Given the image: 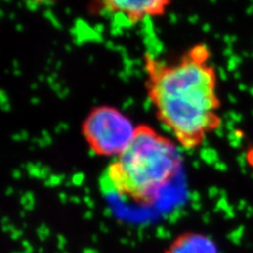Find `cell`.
<instances>
[{
  "label": "cell",
  "instance_id": "38",
  "mask_svg": "<svg viewBox=\"0 0 253 253\" xmlns=\"http://www.w3.org/2000/svg\"><path fill=\"white\" fill-rule=\"evenodd\" d=\"M71 201H73L74 203H76V204H78V202H79V199L78 197H75V196H72L71 197Z\"/></svg>",
  "mask_w": 253,
  "mask_h": 253
},
{
  "label": "cell",
  "instance_id": "5",
  "mask_svg": "<svg viewBox=\"0 0 253 253\" xmlns=\"http://www.w3.org/2000/svg\"><path fill=\"white\" fill-rule=\"evenodd\" d=\"M165 253H218V250L209 236L187 232L178 235Z\"/></svg>",
  "mask_w": 253,
  "mask_h": 253
},
{
  "label": "cell",
  "instance_id": "9",
  "mask_svg": "<svg viewBox=\"0 0 253 253\" xmlns=\"http://www.w3.org/2000/svg\"><path fill=\"white\" fill-rule=\"evenodd\" d=\"M63 179H65V175H63V174H60V175H57V174H51L49 178L44 180V185L46 187L58 186Z\"/></svg>",
  "mask_w": 253,
  "mask_h": 253
},
{
  "label": "cell",
  "instance_id": "16",
  "mask_svg": "<svg viewBox=\"0 0 253 253\" xmlns=\"http://www.w3.org/2000/svg\"><path fill=\"white\" fill-rule=\"evenodd\" d=\"M0 100H1V105H4L9 102V99H7L4 91H1V93H0Z\"/></svg>",
  "mask_w": 253,
  "mask_h": 253
},
{
  "label": "cell",
  "instance_id": "35",
  "mask_svg": "<svg viewBox=\"0 0 253 253\" xmlns=\"http://www.w3.org/2000/svg\"><path fill=\"white\" fill-rule=\"evenodd\" d=\"M96 154H97V153H96V151H95L94 149H90V150H89V156L93 157V156H95Z\"/></svg>",
  "mask_w": 253,
  "mask_h": 253
},
{
  "label": "cell",
  "instance_id": "6",
  "mask_svg": "<svg viewBox=\"0 0 253 253\" xmlns=\"http://www.w3.org/2000/svg\"><path fill=\"white\" fill-rule=\"evenodd\" d=\"M208 56H209V50L205 44L196 45L195 47H193L191 52H190V54H189L190 58L197 61V62H201V63H204L206 61V59L208 58Z\"/></svg>",
  "mask_w": 253,
  "mask_h": 253
},
{
  "label": "cell",
  "instance_id": "32",
  "mask_svg": "<svg viewBox=\"0 0 253 253\" xmlns=\"http://www.w3.org/2000/svg\"><path fill=\"white\" fill-rule=\"evenodd\" d=\"M12 138L14 139V140H22L21 139V135H20V133H18V134H14V135L12 136Z\"/></svg>",
  "mask_w": 253,
  "mask_h": 253
},
{
  "label": "cell",
  "instance_id": "29",
  "mask_svg": "<svg viewBox=\"0 0 253 253\" xmlns=\"http://www.w3.org/2000/svg\"><path fill=\"white\" fill-rule=\"evenodd\" d=\"M58 126H59V128L61 130H68L69 129V125L66 124V123H60Z\"/></svg>",
  "mask_w": 253,
  "mask_h": 253
},
{
  "label": "cell",
  "instance_id": "20",
  "mask_svg": "<svg viewBox=\"0 0 253 253\" xmlns=\"http://www.w3.org/2000/svg\"><path fill=\"white\" fill-rule=\"evenodd\" d=\"M161 126H162V129H163L165 132H171V131H173L171 126H170L168 124H166V123H162V124H161Z\"/></svg>",
  "mask_w": 253,
  "mask_h": 253
},
{
  "label": "cell",
  "instance_id": "14",
  "mask_svg": "<svg viewBox=\"0 0 253 253\" xmlns=\"http://www.w3.org/2000/svg\"><path fill=\"white\" fill-rule=\"evenodd\" d=\"M111 33H112V35L114 36L121 35L123 33V30L121 27H112V29H111Z\"/></svg>",
  "mask_w": 253,
  "mask_h": 253
},
{
  "label": "cell",
  "instance_id": "43",
  "mask_svg": "<svg viewBox=\"0 0 253 253\" xmlns=\"http://www.w3.org/2000/svg\"><path fill=\"white\" fill-rule=\"evenodd\" d=\"M16 29H17L18 31H21V29H22V27H21V25H17V27H16Z\"/></svg>",
  "mask_w": 253,
  "mask_h": 253
},
{
  "label": "cell",
  "instance_id": "19",
  "mask_svg": "<svg viewBox=\"0 0 253 253\" xmlns=\"http://www.w3.org/2000/svg\"><path fill=\"white\" fill-rule=\"evenodd\" d=\"M190 197H191V199H192L194 202H197V201L200 200V193L197 192V191H193V192L190 193Z\"/></svg>",
  "mask_w": 253,
  "mask_h": 253
},
{
  "label": "cell",
  "instance_id": "34",
  "mask_svg": "<svg viewBox=\"0 0 253 253\" xmlns=\"http://www.w3.org/2000/svg\"><path fill=\"white\" fill-rule=\"evenodd\" d=\"M1 108L3 109V111H10L11 107H10V104L7 102V104H4V105H1Z\"/></svg>",
  "mask_w": 253,
  "mask_h": 253
},
{
  "label": "cell",
  "instance_id": "33",
  "mask_svg": "<svg viewBox=\"0 0 253 253\" xmlns=\"http://www.w3.org/2000/svg\"><path fill=\"white\" fill-rule=\"evenodd\" d=\"M59 199H60L62 202H66V200H67L66 193H65V192H60V193H59Z\"/></svg>",
  "mask_w": 253,
  "mask_h": 253
},
{
  "label": "cell",
  "instance_id": "12",
  "mask_svg": "<svg viewBox=\"0 0 253 253\" xmlns=\"http://www.w3.org/2000/svg\"><path fill=\"white\" fill-rule=\"evenodd\" d=\"M42 138L46 142V145H51V142H52V137H51V135L49 133H47L45 130H43L42 131Z\"/></svg>",
  "mask_w": 253,
  "mask_h": 253
},
{
  "label": "cell",
  "instance_id": "25",
  "mask_svg": "<svg viewBox=\"0 0 253 253\" xmlns=\"http://www.w3.org/2000/svg\"><path fill=\"white\" fill-rule=\"evenodd\" d=\"M68 93H69V90H68V89H63V90H60V91L58 92V96H59L60 98H63V97H65V96H67Z\"/></svg>",
  "mask_w": 253,
  "mask_h": 253
},
{
  "label": "cell",
  "instance_id": "47",
  "mask_svg": "<svg viewBox=\"0 0 253 253\" xmlns=\"http://www.w3.org/2000/svg\"><path fill=\"white\" fill-rule=\"evenodd\" d=\"M66 50H67L68 52H70V51H71V47H70L69 45H67V46H66Z\"/></svg>",
  "mask_w": 253,
  "mask_h": 253
},
{
  "label": "cell",
  "instance_id": "4",
  "mask_svg": "<svg viewBox=\"0 0 253 253\" xmlns=\"http://www.w3.org/2000/svg\"><path fill=\"white\" fill-rule=\"evenodd\" d=\"M104 4L110 7L113 12H124L129 16L133 23L139 19H144L147 15L162 14L165 10V5L168 1L163 0H108Z\"/></svg>",
  "mask_w": 253,
  "mask_h": 253
},
{
  "label": "cell",
  "instance_id": "1",
  "mask_svg": "<svg viewBox=\"0 0 253 253\" xmlns=\"http://www.w3.org/2000/svg\"><path fill=\"white\" fill-rule=\"evenodd\" d=\"M150 98L158 109V116L168 124L181 142L187 137L204 140V134L218 128L220 121L214 110L215 74L210 67L190 57L179 65L165 67L151 76Z\"/></svg>",
  "mask_w": 253,
  "mask_h": 253
},
{
  "label": "cell",
  "instance_id": "18",
  "mask_svg": "<svg viewBox=\"0 0 253 253\" xmlns=\"http://www.w3.org/2000/svg\"><path fill=\"white\" fill-rule=\"evenodd\" d=\"M152 99L151 98H148L146 101H144V109L146 110V111H149V109H150V107H151V105H152Z\"/></svg>",
  "mask_w": 253,
  "mask_h": 253
},
{
  "label": "cell",
  "instance_id": "26",
  "mask_svg": "<svg viewBox=\"0 0 253 253\" xmlns=\"http://www.w3.org/2000/svg\"><path fill=\"white\" fill-rule=\"evenodd\" d=\"M84 202H86V205L88 206H90V207H92V206H94V202H92V200L90 199V197L86 195V196H84Z\"/></svg>",
  "mask_w": 253,
  "mask_h": 253
},
{
  "label": "cell",
  "instance_id": "21",
  "mask_svg": "<svg viewBox=\"0 0 253 253\" xmlns=\"http://www.w3.org/2000/svg\"><path fill=\"white\" fill-rule=\"evenodd\" d=\"M118 76H120V78H122L123 81H125V82L128 81L129 77H130L128 74H126V73L125 72V70H124V71H122V72L118 73Z\"/></svg>",
  "mask_w": 253,
  "mask_h": 253
},
{
  "label": "cell",
  "instance_id": "48",
  "mask_svg": "<svg viewBox=\"0 0 253 253\" xmlns=\"http://www.w3.org/2000/svg\"><path fill=\"white\" fill-rule=\"evenodd\" d=\"M71 11H70V9H69V7H67V10H66V13H70Z\"/></svg>",
  "mask_w": 253,
  "mask_h": 253
},
{
  "label": "cell",
  "instance_id": "31",
  "mask_svg": "<svg viewBox=\"0 0 253 253\" xmlns=\"http://www.w3.org/2000/svg\"><path fill=\"white\" fill-rule=\"evenodd\" d=\"M20 135H21V139H22V140L28 139V137H29L28 132H26V131H21V132H20Z\"/></svg>",
  "mask_w": 253,
  "mask_h": 253
},
{
  "label": "cell",
  "instance_id": "36",
  "mask_svg": "<svg viewBox=\"0 0 253 253\" xmlns=\"http://www.w3.org/2000/svg\"><path fill=\"white\" fill-rule=\"evenodd\" d=\"M13 193V188L12 187H9L6 189V191H5V194L6 195H11Z\"/></svg>",
  "mask_w": 253,
  "mask_h": 253
},
{
  "label": "cell",
  "instance_id": "17",
  "mask_svg": "<svg viewBox=\"0 0 253 253\" xmlns=\"http://www.w3.org/2000/svg\"><path fill=\"white\" fill-rule=\"evenodd\" d=\"M134 104V99L133 98H128L126 99L125 102H124V105H123V109H126V108H129L131 105H133Z\"/></svg>",
  "mask_w": 253,
  "mask_h": 253
},
{
  "label": "cell",
  "instance_id": "13",
  "mask_svg": "<svg viewBox=\"0 0 253 253\" xmlns=\"http://www.w3.org/2000/svg\"><path fill=\"white\" fill-rule=\"evenodd\" d=\"M39 3H41V2H38V1H27L26 5H27V7H28L29 10L35 11V10H37Z\"/></svg>",
  "mask_w": 253,
  "mask_h": 253
},
{
  "label": "cell",
  "instance_id": "11",
  "mask_svg": "<svg viewBox=\"0 0 253 253\" xmlns=\"http://www.w3.org/2000/svg\"><path fill=\"white\" fill-rule=\"evenodd\" d=\"M84 180V174L83 172H77L73 174L72 179H71V183L75 186H82Z\"/></svg>",
  "mask_w": 253,
  "mask_h": 253
},
{
  "label": "cell",
  "instance_id": "2",
  "mask_svg": "<svg viewBox=\"0 0 253 253\" xmlns=\"http://www.w3.org/2000/svg\"><path fill=\"white\" fill-rule=\"evenodd\" d=\"M180 162V152L169 139L148 126H139L128 147L106 172L120 195L152 203L158 190L176 173Z\"/></svg>",
  "mask_w": 253,
  "mask_h": 253
},
{
  "label": "cell",
  "instance_id": "39",
  "mask_svg": "<svg viewBox=\"0 0 253 253\" xmlns=\"http://www.w3.org/2000/svg\"><path fill=\"white\" fill-rule=\"evenodd\" d=\"M42 3L46 4V5H51V4H53L54 2H52V1H42Z\"/></svg>",
  "mask_w": 253,
  "mask_h": 253
},
{
  "label": "cell",
  "instance_id": "27",
  "mask_svg": "<svg viewBox=\"0 0 253 253\" xmlns=\"http://www.w3.org/2000/svg\"><path fill=\"white\" fill-rule=\"evenodd\" d=\"M215 167H216L218 170H225V169H226V166H225L223 163H220V162H217V163L215 164Z\"/></svg>",
  "mask_w": 253,
  "mask_h": 253
},
{
  "label": "cell",
  "instance_id": "44",
  "mask_svg": "<svg viewBox=\"0 0 253 253\" xmlns=\"http://www.w3.org/2000/svg\"><path fill=\"white\" fill-rule=\"evenodd\" d=\"M36 88H37V84H32V89H36Z\"/></svg>",
  "mask_w": 253,
  "mask_h": 253
},
{
  "label": "cell",
  "instance_id": "45",
  "mask_svg": "<svg viewBox=\"0 0 253 253\" xmlns=\"http://www.w3.org/2000/svg\"><path fill=\"white\" fill-rule=\"evenodd\" d=\"M10 18H11V19H14V18H15V14H14V13L10 14Z\"/></svg>",
  "mask_w": 253,
  "mask_h": 253
},
{
  "label": "cell",
  "instance_id": "41",
  "mask_svg": "<svg viewBox=\"0 0 253 253\" xmlns=\"http://www.w3.org/2000/svg\"><path fill=\"white\" fill-rule=\"evenodd\" d=\"M203 29H204V31H208V30H209V25H205V26L203 27Z\"/></svg>",
  "mask_w": 253,
  "mask_h": 253
},
{
  "label": "cell",
  "instance_id": "46",
  "mask_svg": "<svg viewBox=\"0 0 253 253\" xmlns=\"http://www.w3.org/2000/svg\"><path fill=\"white\" fill-rule=\"evenodd\" d=\"M43 79H44V75L39 76V81H43Z\"/></svg>",
  "mask_w": 253,
  "mask_h": 253
},
{
  "label": "cell",
  "instance_id": "28",
  "mask_svg": "<svg viewBox=\"0 0 253 253\" xmlns=\"http://www.w3.org/2000/svg\"><path fill=\"white\" fill-rule=\"evenodd\" d=\"M217 192H218V190H217L216 188H214V187H212V188L209 189V194H210V196H211V195H212V196L215 195Z\"/></svg>",
  "mask_w": 253,
  "mask_h": 253
},
{
  "label": "cell",
  "instance_id": "22",
  "mask_svg": "<svg viewBox=\"0 0 253 253\" xmlns=\"http://www.w3.org/2000/svg\"><path fill=\"white\" fill-rule=\"evenodd\" d=\"M12 175H13V177H14L15 179H19V178L21 177V172H20V170H18V169H15V170L13 171V173H12Z\"/></svg>",
  "mask_w": 253,
  "mask_h": 253
},
{
  "label": "cell",
  "instance_id": "42",
  "mask_svg": "<svg viewBox=\"0 0 253 253\" xmlns=\"http://www.w3.org/2000/svg\"><path fill=\"white\" fill-rule=\"evenodd\" d=\"M84 192H85V194H89L90 193V189L89 188H84Z\"/></svg>",
  "mask_w": 253,
  "mask_h": 253
},
{
  "label": "cell",
  "instance_id": "40",
  "mask_svg": "<svg viewBox=\"0 0 253 253\" xmlns=\"http://www.w3.org/2000/svg\"><path fill=\"white\" fill-rule=\"evenodd\" d=\"M193 166H194V167L197 169V168H199V162H193Z\"/></svg>",
  "mask_w": 253,
  "mask_h": 253
},
{
  "label": "cell",
  "instance_id": "8",
  "mask_svg": "<svg viewBox=\"0 0 253 253\" xmlns=\"http://www.w3.org/2000/svg\"><path fill=\"white\" fill-rule=\"evenodd\" d=\"M201 156L203 161H205L207 164H213L217 161V153L215 150L210 149V148H205L202 150Z\"/></svg>",
  "mask_w": 253,
  "mask_h": 253
},
{
  "label": "cell",
  "instance_id": "37",
  "mask_svg": "<svg viewBox=\"0 0 253 253\" xmlns=\"http://www.w3.org/2000/svg\"><path fill=\"white\" fill-rule=\"evenodd\" d=\"M31 102H32V104H33V105H37L38 102H39V98H37V97L32 98V99H31Z\"/></svg>",
  "mask_w": 253,
  "mask_h": 253
},
{
  "label": "cell",
  "instance_id": "23",
  "mask_svg": "<svg viewBox=\"0 0 253 253\" xmlns=\"http://www.w3.org/2000/svg\"><path fill=\"white\" fill-rule=\"evenodd\" d=\"M199 20V17H197V15H191L190 17H188V21L190 23H192V25H194V23Z\"/></svg>",
  "mask_w": 253,
  "mask_h": 253
},
{
  "label": "cell",
  "instance_id": "3",
  "mask_svg": "<svg viewBox=\"0 0 253 253\" xmlns=\"http://www.w3.org/2000/svg\"><path fill=\"white\" fill-rule=\"evenodd\" d=\"M84 135L97 154H122L134 137L136 129L120 111L101 107L94 109L83 126Z\"/></svg>",
  "mask_w": 253,
  "mask_h": 253
},
{
  "label": "cell",
  "instance_id": "10",
  "mask_svg": "<svg viewBox=\"0 0 253 253\" xmlns=\"http://www.w3.org/2000/svg\"><path fill=\"white\" fill-rule=\"evenodd\" d=\"M44 16H45V17H46L47 19H49V20L52 22V25H53L54 27H56L57 29H61L60 22L56 19V17H55L54 14L52 13V11H51L50 9H47V10H45V11H44Z\"/></svg>",
  "mask_w": 253,
  "mask_h": 253
},
{
  "label": "cell",
  "instance_id": "30",
  "mask_svg": "<svg viewBox=\"0 0 253 253\" xmlns=\"http://www.w3.org/2000/svg\"><path fill=\"white\" fill-rule=\"evenodd\" d=\"M106 46L108 47V49H111V50H114V47H115L113 42H106Z\"/></svg>",
  "mask_w": 253,
  "mask_h": 253
},
{
  "label": "cell",
  "instance_id": "7",
  "mask_svg": "<svg viewBox=\"0 0 253 253\" xmlns=\"http://www.w3.org/2000/svg\"><path fill=\"white\" fill-rule=\"evenodd\" d=\"M99 188H100V191L104 194H111V193L117 192L114 184L112 183V180H111V178L109 177L107 172L102 174L99 178Z\"/></svg>",
  "mask_w": 253,
  "mask_h": 253
},
{
  "label": "cell",
  "instance_id": "15",
  "mask_svg": "<svg viewBox=\"0 0 253 253\" xmlns=\"http://www.w3.org/2000/svg\"><path fill=\"white\" fill-rule=\"evenodd\" d=\"M94 31L96 32V33H98V34H101L102 33V31L105 30V27H104V25H102V23H97V25H95L94 26Z\"/></svg>",
  "mask_w": 253,
  "mask_h": 253
},
{
  "label": "cell",
  "instance_id": "24",
  "mask_svg": "<svg viewBox=\"0 0 253 253\" xmlns=\"http://www.w3.org/2000/svg\"><path fill=\"white\" fill-rule=\"evenodd\" d=\"M169 19H170V21H171L172 23H176V22H177V15L174 14V13H171V14L169 15Z\"/></svg>",
  "mask_w": 253,
  "mask_h": 253
}]
</instances>
